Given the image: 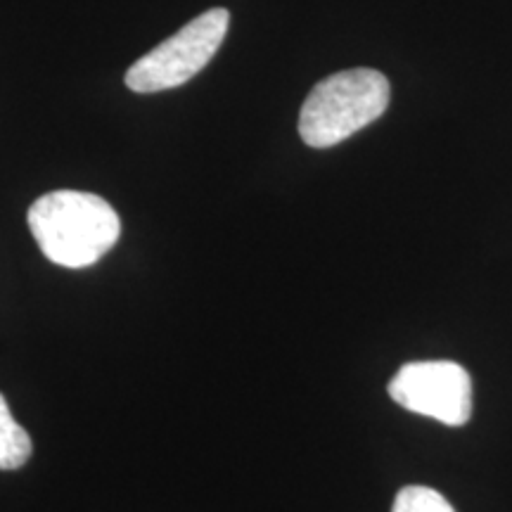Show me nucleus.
Masks as SVG:
<instances>
[{"label":"nucleus","instance_id":"1","mask_svg":"<svg viewBox=\"0 0 512 512\" xmlns=\"http://www.w3.org/2000/svg\"><path fill=\"white\" fill-rule=\"evenodd\" d=\"M43 256L62 268H86L117 245L121 221L114 207L93 192L55 190L38 197L27 214Z\"/></svg>","mask_w":512,"mask_h":512},{"label":"nucleus","instance_id":"2","mask_svg":"<svg viewBox=\"0 0 512 512\" xmlns=\"http://www.w3.org/2000/svg\"><path fill=\"white\" fill-rule=\"evenodd\" d=\"M392 98L387 76L375 69H347L311 88L299 114V133L309 147L325 150L373 124Z\"/></svg>","mask_w":512,"mask_h":512},{"label":"nucleus","instance_id":"3","mask_svg":"<svg viewBox=\"0 0 512 512\" xmlns=\"http://www.w3.org/2000/svg\"><path fill=\"white\" fill-rule=\"evenodd\" d=\"M228 22L230 15L223 8L202 12L155 50L140 57L126 72V86L133 93H159L188 83L221 48Z\"/></svg>","mask_w":512,"mask_h":512},{"label":"nucleus","instance_id":"4","mask_svg":"<svg viewBox=\"0 0 512 512\" xmlns=\"http://www.w3.org/2000/svg\"><path fill=\"white\" fill-rule=\"evenodd\" d=\"M389 396L406 411L448 427L472 418V377L453 361L406 363L389 382Z\"/></svg>","mask_w":512,"mask_h":512},{"label":"nucleus","instance_id":"5","mask_svg":"<svg viewBox=\"0 0 512 512\" xmlns=\"http://www.w3.org/2000/svg\"><path fill=\"white\" fill-rule=\"evenodd\" d=\"M34 444L29 432L12 418L8 401L0 394V470H17L31 458Z\"/></svg>","mask_w":512,"mask_h":512},{"label":"nucleus","instance_id":"6","mask_svg":"<svg viewBox=\"0 0 512 512\" xmlns=\"http://www.w3.org/2000/svg\"><path fill=\"white\" fill-rule=\"evenodd\" d=\"M392 512H456L439 491L430 486H403L394 498Z\"/></svg>","mask_w":512,"mask_h":512}]
</instances>
